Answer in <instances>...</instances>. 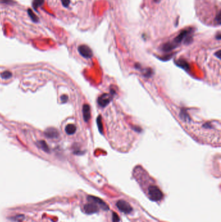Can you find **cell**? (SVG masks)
<instances>
[{"mask_svg":"<svg viewBox=\"0 0 221 222\" xmlns=\"http://www.w3.org/2000/svg\"><path fill=\"white\" fill-rule=\"evenodd\" d=\"M88 203L84 206V211L88 214L96 213L99 211V208H103L104 210L108 209V205L98 197L88 196Z\"/></svg>","mask_w":221,"mask_h":222,"instance_id":"1","label":"cell"},{"mask_svg":"<svg viewBox=\"0 0 221 222\" xmlns=\"http://www.w3.org/2000/svg\"><path fill=\"white\" fill-rule=\"evenodd\" d=\"M194 31V29L191 27L188 28V29H184L182 31H181V33H180L177 37H176L173 42H168L165 44H164V46H163V50L165 51H169L171 50H173L175 47V46L178 45V44H180L182 42V40H185L186 41H190V38L191 37V34L193 33V32Z\"/></svg>","mask_w":221,"mask_h":222,"instance_id":"2","label":"cell"},{"mask_svg":"<svg viewBox=\"0 0 221 222\" xmlns=\"http://www.w3.org/2000/svg\"><path fill=\"white\" fill-rule=\"evenodd\" d=\"M147 196H148L149 198L151 201H159L163 197V194L162 192V190L156 185L150 184L147 189Z\"/></svg>","mask_w":221,"mask_h":222,"instance_id":"3","label":"cell"},{"mask_svg":"<svg viewBox=\"0 0 221 222\" xmlns=\"http://www.w3.org/2000/svg\"><path fill=\"white\" fill-rule=\"evenodd\" d=\"M116 206L117 208L125 214H129L132 211V208L130 205L125 200H119L117 201Z\"/></svg>","mask_w":221,"mask_h":222,"instance_id":"4","label":"cell"},{"mask_svg":"<svg viewBox=\"0 0 221 222\" xmlns=\"http://www.w3.org/2000/svg\"><path fill=\"white\" fill-rule=\"evenodd\" d=\"M78 51L80 55L86 59H89L92 56V51L90 48L86 45H81L78 47Z\"/></svg>","mask_w":221,"mask_h":222,"instance_id":"5","label":"cell"},{"mask_svg":"<svg viewBox=\"0 0 221 222\" xmlns=\"http://www.w3.org/2000/svg\"><path fill=\"white\" fill-rule=\"evenodd\" d=\"M45 135L49 138H57L59 136V132L55 128L50 127L45 131Z\"/></svg>","mask_w":221,"mask_h":222,"instance_id":"6","label":"cell"},{"mask_svg":"<svg viewBox=\"0 0 221 222\" xmlns=\"http://www.w3.org/2000/svg\"><path fill=\"white\" fill-rule=\"evenodd\" d=\"M83 118L86 122H87L90 118V108L88 105H85L83 107Z\"/></svg>","mask_w":221,"mask_h":222,"instance_id":"7","label":"cell"},{"mask_svg":"<svg viewBox=\"0 0 221 222\" xmlns=\"http://www.w3.org/2000/svg\"><path fill=\"white\" fill-rule=\"evenodd\" d=\"M76 130H77V127L74 124H71V123L68 124L67 125L66 127H65V132L69 135L74 134V133L76 132Z\"/></svg>","mask_w":221,"mask_h":222,"instance_id":"8","label":"cell"},{"mask_svg":"<svg viewBox=\"0 0 221 222\" xmlns=\"http://www.w3.org/2000/svg\"><path fill=\"white\" fill-rule=\"evenodd\" d=\"M38 145V146L44 151H46V152L50 151V149H49L47 144L46 143L45 141H39Z\"/></svg>","mask_w":221,"mask_h":222,"instance_id":"9","label":"cell"},{"mask_svg":"<svg viewBox=\"0 0 221 222\" xmlns=\"http://www.w3.org/2000/svg\"><path fill=\"white\" fill-rule=\"evenodd\" d=\"M1 76L3 79H9L12 76V74L9 71H5L3 72L1 74Z\"/></svg>","mask_w":221,"mask_h":222,"instance_id":"10","label":"cell"},{"mask_svg":"<svg viewBox=\"0 0 221 222\" xmlns=\"http://www.w3.org/2000/svg\"><path fill=\"white\" fill-rule=\"evenodd\" d=\"M68 96H62V97H61V101H62V102H63V103H65V102H67V100H68Z\"/></svg>","mask_w":221,"mask_h":222,"instance_id":"11","label":"cell"},{"mask_svg":"<svg viewBox=\"0 0 221 222\" xmlns=\"http://www.w3.org/2000/svg\"><path fill=\"white\" fill-rule=\"evenodd\" d=\"M216 38H217L218 40H220V33H218L217 35H216Z\"/></svg>","mask_w":221,"mask_h":222,"instance_id":"12","label":"cell"},{"mask_svg":"<svg viewBox=\"0 0 221 222\" xmlns=\"http://www.w3.org/2000/svg\"><path fill=\"white\" fill-rule=\"evenodd\" d=\"M154 1H155V2H159V0H154Z\"/></svg>","mask_w":221,"mask_h":222,"instance_id":"13","label":"cell"}]
</instances>
